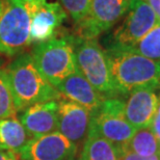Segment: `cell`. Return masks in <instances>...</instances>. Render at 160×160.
<instances>
[{
	"label": "cell",
	"mask_w": 160,
	"mask_h": 160,
	"mask_svg": "<svg viewBox=\"0 0 160 160\" xmlns=\"http://www.w3.org/2000/svg\"><path fill=\"white\" fill-rule=\"evenodd\" d=\"M105 53L119 96H128L138 88H160V62L128 50L106 49Z\"/></svg>",
	"instance_id": "obj_1"
},
{
	"label": "cell",
	"mask_w": 160,
	"mask_h": 160,
	"mask_svg": "<svg viewBox=\"0 0 160 160\" xmlns=\"http://www.w3.org/2000/svg\"><path fill=\"white\" fill-rule=\"evenodd\" d=\"M5 70L18 111L33 104L62 98L59 92L38 70L30 53H21Z\"/></svg>",
	"instance_id": "obj_2"
},
{
	"label": "cell",
	"mask_w": 160,
	"mask_h": 160,
	"mask_svg": "<svg viewBox=\"0 0 160 160\" xmlns=\"http://www.w3.org/2000/svg\"><path fill=\"white\" fill-rule=\"evenodd\" d=\"M0 53L8 56L21 54L30 42V22L34 0H1Z\"/></svg>",
	"instance_id": "obj_3"
},
{
	"label": "cell",
	"mask_w": 160,
	"mask_h": 160,
	"mask_svg": "<svg viewBox=\"0 0 160 160\" xmlns=\"http://www.w3.org/2000/svg\"><path fill=\"white\" fill-rule=\"evenodd\" d=\"M31 56L41 74L54 88L78 70L72 36L54 37L37 44Z\"/></svg>",
	"instance_id": "obj_4"
},
{
	"label": "cell",
	"mask_w": 160,
	"mask_h": 160,
	"mask_svg": "<svg viewBox=\"0 0 160 160\" xmlns=\"http://www.w3.org/2000/svg\"><path fill=\"white\" fill-rule=\"evenodd\" d=\"M72 43L79 72L105 98L119 97L111 79L106 53L97 39L72 36Z\"/></svg>",
	"instance_id": "obj_5"
},
{
	"label": "cell",
	"mask_w": 160,
	"mask_h": 160,
	"mask_svg": "<svg viewBox=\"0 0 160 160\" xmlns=\"http://www.w3.org/2000/svg\"><path fill=\"white\" fill-rule=\"evenodd\" d=\"M125 104L120 98H106L100 108L91 114L88 130L122 149L135 134L136 129L125 116Z\"/></svg>",
	"instance_id": "obj_6"
},
{
	"label": "cell",
	"mask_w": 160,
	"mask_h": 160,
	"mask_svg": "<svg viewBox=\"0 0 160 160\" xmlns=\"http://www.w3.org/2000/svg\"><path fill=\"white\" fill-rule=\"evenodd\" d=\"M159 19L143 0H132L123 21L112 31L107 49L127 50L159 23Z\"/></svg>",
	"instance_id": "obj_7"
},
{
	"label": "cell",
	"mask_w": 160,
	"mask_h": 160,
	"mask_svg": "<svg viewBox=\"0 0 160 160\" xmlns=\"http://www.w3.org/2000/svg\"><path fill=\"white\" fill-rule=\"evenodd\" d=\"M131 2L132 0H92L88 15L76 24V37L97 39L124 18Z\"/></svg>",
	"instance_id": "obj_8"
},
{
	"label": "cell",
	"mask_w": 160,
	"mask_h": 160,
	"mask_svg": "<svg viewBox=\"0 0 160 160\" xmlns=\"http://www.w3.org/2000/svg\"><path fill=\"white\" fill-rule=\"evenodd\" d=\"M77 146L58 131L33 137L19 153L21 160H71Z\"/></svg>",
	"instance_id": "obj_9"
},
{
	"label": "cell",
	"mask_w": 160,
	"mask_h": 160,
	"mask_svg": "<svg viewBox=\"0 0 160 160\" xmlns=\"http://www.w3.org/2000/svg\"><path fill=\"white\" fill-rule=\"evenodd\" d=\"M68 14L59 2L34 0L30 22L31 44H40L55 37Z\"/></svg>",
	"instance_id": "obj_10"
},
{
	"label": "cell",
	"mask_w": 160,
	"mask_h": 160,
	"mask_svg": "<svg viewBox=\"0 0 160 160\" xmlns=\"http://www.w3.org/2000/svg\"><path fill=\"white\" fill-rule=\"evenodd\" d=\"M91 113L86 108L62 97L58 100L57 131L76 146L88 134Z\"/></svg>",
	"instance_id": "obj_11"
},
{
	"label": "cell",
	"mask_w": 160,
	"mask_h": 160,
	"mask_svg": "<svg viewBox=\"0 0 160 160\" xmlns=\"http://www.w3.org/2000/svg\"><path fill=\"white\" fill-rule=\"evenodd\" d=\"M125 104V116L136 130L150 128L157 112L158 97L156 89L138 88L131 92Z\"/></svg>",
	"instance_id": "obj_12"
},
{
	"label": "cell",
	"mask_w": 160,
	"mask_h": 160,
	"mask_svg": "<svg viewBox=\"0 0 160 160\" xmlns=\"http://www.w3.org/2000/svg\"><path fill=\"white\" fill-rule=\"evenodd\" d=\"M55 88L62 97L81 105L91 114L96 112L106 99L88 81L79 70L63 79Z\"/></svg>",
	"instance_id": "obj_13"
},
{
	"label": "cell",
	"mask_w": 160,
	"mask_h": 160,
	"mask_svg": "<svg viewBox=\"0 0 160 160\" xmlns=\"http://www.w3.org/2000/svg\"><path fill=\"white\" fill-rule=\"evenodd\" d=\"M58 100L33 104L25 108L19 117L30 138L57 131Z\"/></svg>",
	"instance_id": "obj_14"
},
{
	"label": "cell",
	"mask_w": 160,
	"mask_h": 160,
	"mask_svg": "<svg viewBox=\"0 0 160 160\" xmlns=\"http://www.w3.org/2000/svg\"><path fill=\"white\" fill-rule=\"evenodd\" d=\"M29 139V135L19 119L12 117L0 120V150L1 151L12 152L19 155L20 151Z\"/></svg>",
	"instance_id": "obj_15"
},
{
	"label": "cell",
	"mask_w": 160,
	"mask_h": 160,
	"mask_svg": "<svg viewBox=\"0 0 160 160\" xmlns=\"http://www.w3.org/2000/svg\"><path fill=\"white\" fill-rule=\"evenodd\" d=\"M78 160H118V151L108 140L88 131Z\"/></svg>",
	"instance_id": "obj_16"
},
{
	"label": "cell",
	"mask_w": 160,
	"mask_h": 160,
	"mask_svg": "<svg viewBox=\"0 0 160 160\" xmlns=\"http://www.w3.org/2000/svg\"><path fill=\"white\" fill-rule=\"evenodd\" d=\"M128 151L134 154L148 157L160 154V140L156 137L151 128L137 130L127 145L117 151Z\"/></svg>",
	"instance_id": "obj_17"
},
{
	"label": "cell",
	"mask_w": 160,
	"mask_h": 160,
	"mask_svg": "<svg viewBox=\"0 0 160 160\" xmlns=\"http://www.w3.org/2000/svg\"><path fill=\"white\" fill-rule=\"evenodd\" d=\"M128 51H132L147 58L160 62V22Z\"/></svg>",
	"instance_id": "obj_18"
},
{
	"label": "cell",
	"mask_w": 160,
	"mask_h": 160,
	"mask_svg": "<svg viewBox=\"0 0 160 160\" xmlns=\"http://www.w3.org/2000/svg\"><path fill=\"white\" fill-rule=\"evenodd\" d=\"M17 111L6 70L0 69V120L15 117Z\"/></svg>",
	"instance_id": "obj_19"
},
{
	"label": "cell",
	"mask_w": 160,
	"mask_h": 160,
	"mask_svg": "<svg viewBox=\"0 0 160 160\" xmlns=\"http://www.w3.org/2000/svg\"><path fill=\"white\" fill-rule=\"evenodd\" d=\"M92 0H59L63 9L76 24L88 15Z\"/></svg>",
	"instance_id": "obj_20"
},
{
	"label": "cell",
	"mask_w": 160,
	"mask_h": 160,
	"mask_svg": "<svg viewBox=\"0 0 160 160\" xmlns=\"http://www.w3.org/2000/svg\"><path fill=\"white\" fill-rule=\"evenodd\" d=\"M118 160H160V154L143 157L134 153L121 150V151H118Z\"/></svg>",
	"instance_id": "obj_21"
},
{
	"label": "cell",
	"mask_w": 160,
	"mask_h": 160,
	"mask_svg": "<svg viewBox=\"0 0 160 160\" xmlns=\"http://www.w3.org/2000/svg\"><path fill=\"white\" fill-rule=\"evenodd\" d=\"M150 128H151L152 131L154 132L156 137L160 140V116L156 114V116L154 117V119H153V122H152Z\"/></svg>",
	"instance_id": "obj_22"
},
{
	"label": "cell",
	"mask_w": 160,
	"mask_h": 160,
	"mask_svg": "<svg viewBox=\"0 0 160 160\" xmlns=\"http://www.w3.org/2000/svg\"><path fill=\"white\" fill-rule=\"evenodd\" d=\"M143 1H146L150 6H151L152 9L154 11V12L160 21V0H143Z\"/></svg>",
	"instance_id": "obj_23"
},
{
	"label": "cell",
	"mask_w": 160,
	"mask_h": 160,
	"mask_svg": "<svg viewBox=\"0 0 160 160\" xmlns=\"http://www.w3.org/2000/svg\"><path fill=\"white\" fill-rule=\"evenodd\" d=\"M18 154L12 152H5L0 150V160H18Z\"/></svg>",
	"instance_id": "obj_24"
},
{
	"label": "cell",
	"mask_w": 160,
	"mask_h": 160,
	"mask_svg": "<svg viewBox=\"0 0 160 160\" xmlns=\"http://www.w3.org/2000/svg\"><path fill=\"white\" fill-rule=\"evenodd\" d=\"M156 114H158V116H160V96L158 98V104H157V112H156Z\"/></svg>",
	"instance_id": "obj_25"
},
{
	"label": "cell",
	"mask_w": 160,
	"mask_h": 160,
	"mask_svg": "<svg viewBox=\"0 0 160 160\" xmlns=\"http://www.w3.org/2000/svg\"><path fill=\"white\" fill-rule=\"evenodd\" d=\"M1 12H2V1L0 0V17H1Z\"/></svg>",
	"instance_id": "obj_26"
},
{
	"label": "cell",
	"mask_w": 160,
	"mask_h": 160,
	"mask_svg": "<svg viewBox=\"0 0 160 160\" xmlns=\"http://www.w3.org/2000/svg\"><path fill=\"white\" fill-rule=\"evenodd\" d=\"M2 63H3V60H2V58H1V57H0V67H1V65H2Z\"/></svg>",
	"instance_id": "obj_27"
}]
</instances>
